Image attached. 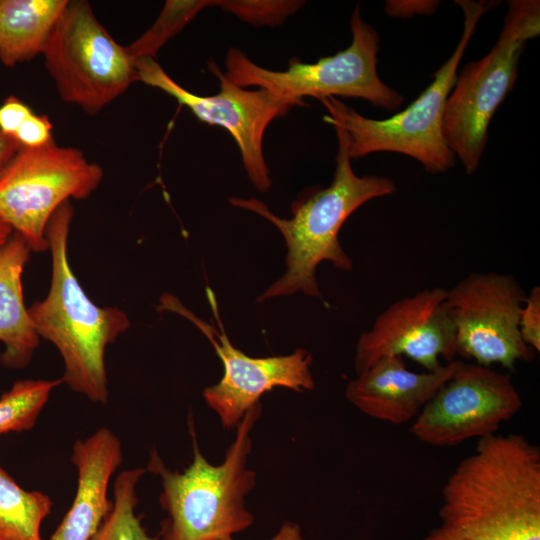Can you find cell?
Instances as JSON below:
<instances>
[{
  "instance_id": "cell-5",
  "label": "cell",
  "mask_w": 540,
  "mask_h": 540,
  "mask_svg": "<svg viewBox=\"0 0 540 540\" xmlns=\"http://www.w3.org/2000/svg\"><path fill=\"white\" fill-rule=\"evenodd\" d=\"M500 2L456 0L463 13V30L452 55L433 75L430 85L408 107L385 119L367 118L335 97L320 99L326 122L341 126L348 136L351 159L376 152L400 153L418 161L430 174H442L456 163L444 139L442 123L457 69L482 16Z\"/></svg>"
},
{
  "instance_id": "cell-22",
  "label": "cell",
  "mask_w": 540,
  "mask_h": 540,
  "mask_svg": "<svg viewBox=\"0 0 540 540\" xmlns=\"http://www.w3.org/2000/svg\"><path fill=\"white\" fill-rule=\"evenodd\" d=\"M216 0H167L153 25L126 47L132 61L154 58L164 44L178 34L204 8Z\"/></svg>"
},
{
  "instance_id": "cell-31",
  "label": "cell",
  "mask_w": 540,
  "mask_h": 540,
  "mask_svg": "<svg viewBox=\"0 0 540 540\" xmlns=\"http://www.w3.org/2000/svg\"><path fill=\"white\" fill-rule=\"evenodd\" d=\"M13 234V230L2 220H0V247H2Z\"/></svg>"
},
{
  "instance_id": "cell-24",
  "label": "cell",
  "mask_w": 540,
  "mask_h": 540,
  "mask_svg": "<svg viewBox=\"0 0 540 540\" xmlns=\"http://www.w3.org/2000/svg\"><path fill=\"white\" fill-rule=\"evenodd\" d=\"M519 331L522 340L535 352L540 351V287L534 286L519 312Z\"/></svg>"
},
{
  "instance_id": "cell-28",
  "label": "cell",
  "mask_w": 540,
  "mask_h": 540,
  "mask_svg": "<svg viewBox=\"0 0 540 540\" xmlns=\"http://www.w3.org/2000/svg\"><path fill=\"white\" fill-rule=\"evenodd\" d=\"M20 144L0 131V173L20 148Z\"/></svg>"
},
{
  "instance_id": "cell-29",
  "label": "cell",
  "mask_w": 540,
  "mask_h": 540,
  "mask_svg": "<svg viewBox=\"0 0 540 540\" xmlns=\"http://www.w3.org/2000/svg\"><path fill=\"white\" fill-rule=\"evenodd\" d=\"M233 540V538L227 539ZM269 540H305L300 526L293 521H285Z\"/></svg>"
},
{
  "instance_id": "cell-10",
  "label": "cell",
  "mask_w": 540,
  "mask_h": 540,
  "mask_svg": "<svg viewBox=\"0 0 540 540\" xmlns=\"http://www.w3.org/2000/svg\"><path fill=\"white\" fill-rule=\"evenodd\" d=\"M137 81L158 88L186 106L200 121L225 128L240 150L249 181L260 192L272 182L263 153V138L268 125L304 101L279 97L265 89L246 90L229 80L214 61L208 68L220 83V91L210 96L194 94L175 82L154 58L133 61Z\"/></svg>"
},
{
  "instance_id": "cell-3",
  "label": "cell",
  "mask_w": 540,
  "mask_h": 540,
  "mask_svg": "<svg viewBox=\"0 0 540 540\" xmlns=\"http://www.w3.org/2000/svg\"><path fill=\"white\" fill-rule=\"evenodd\" d=\"M73 207L62 204L51 217L46 237L52 257L47 296L28 313L39 337L50 341L64 361L62 381L95 403L108 401L106 347L131 326L126 313L99 307L86 295L68 260L67 246Z\"/></svg>"
},
{
  "instance_id": "cell-4",
  "label": "cell",
  "mask_w": 540,
  "mask_h": 540,
  "mask_svg": "<svg viewBox=\"0 0 540 540\" xmlns=\"http://www.w3.org/2000/svg\"><path fill=\"white\" fill-rule=\"evenodd\" d=\"M260 414L258 403L244 415L219 465L202 455L193 422V460L183 472L170 470L156 452L151 453L146 470L161 478L159 501L167 513L158 540H227L252 525L245 496L255 487L256 473L247 468V459L252 450L250 432Z\"/></svg>"
},
{
  "instance_id": "cell-15",
  "label": "cell",
  "mask_w": 540,
  "mask_h": 540,
  "mask_svg": "<svg viewBox=\"0 0 540 540\" xmlns=\"http://www.w3.org/2000/svg\"><path fill=\"white\" fill-rule=\"evenodd\" d=\"M462 362L454 359L434 371L414 372L402 356H386L350 380L345 396L367 416L401 425L417 417Z\"/></svg>"
},
{
  "instance_id": "cell-21",
  "label": "cell",
  "mask_w": 540,
  "mask_h": 540,
  "mask_svg": "<svg viewBox=\"0 0 540 540\" xmlns=\"http://www.w3.org/2000/svg\"><path fill=\"white\" fill-rule=\"evenodd\" d=\"M58 380L25 379L14 382L0 397V435L34 427Z\"/></svg>"
},
{
  "instance_id": "cell-7",
  "label": "cell",
  "mask_w": 540,
  "mask_h": 540,
  "mask_svg": "<svg viewBox=\"0 0 540 540\" xmlns=\"http://www.w3.org/2000/svg\"><path fill=\"white\" fill-rule=\"evenodd\" d=\"M350 45L315 63L291 58L285 71H273L251 61L241 50L230 48L225 58V75L240 87L257 86L279 97L303 101L342 96L361 98L373 106L396 111L404 97L385 84L377 72L380 36L361 16L360 4L350 20Z\"/></svg>"
},
{
  "instance_id": "cell-16",
  "label": "cell",
  "mask_w": 540,
  "mask_h": 540,
  "mask_svg": "<svg viewBox=\"0 0 540 540\" xmlns=\"http://www.w3.org/2000/svg\"><path fill=\"white\" fill-rule=\"evenodd\" d=\"M71 461L77 469V490L48 540H91L95 536L112 506L107 491L123 461L121 442L111 430L101 428L75 442Z\"/></svg>"
},
{
  "instance_id": "cell-19",
  "label": "cell",
  "mask_w": 540,
  "mask_h": 540,
  "mask_svg": "<svg viewBox=\"0 0 540 540\" xmlns=\"http://www.w3.org/2000/svg\"><path fill=\"white\" fill-rule=\"evenodd\" d=\"M52 506L47 494L23 489L0 466V540H43L41 525Z\"/></svg>"
},
{
  "instance_id": "cell-20",
  "label": "cell",
  "mask_w": 540,
  "mask_h": 540,
  "mask_svg": "<svg viewBox=\"0 0 540 540\" xmlns=\"http://www.w3.org/2000/svg\"><path fill=\"white\" fill-rule=\"evenodd\" d=\"M146 469L119 473L113 486V501L102 525L91 540H158L147 534L135 513L138 503L136 485Z\"/></svg>"
},
{
  "instance_id": "cell-30",
  "label": "cell",
  "mask_w": 540,
  "mask_h": 540,
  "mask_svg": "<svg viewBox=\"0 0 540 540\" xmlns=\"http://www.w3.org/2000/svg\"><path fill=\"white\" fill-rule=\"evenodd\" d=\"M422 540H468L458 532L444 526H441L430 531Z\"/></svg>"
},
{
  "instance_id": "cell-2",
  "label": "cell",
  "mask_w": 540,
  "mask_h": 540,
  "mask_svg": "<svg viewBox=\"0 0 540 540\" xmlns=\"http://www.w3.org/2000/svg\"><path fill=\"white\" fill-rule=\"evenodd\" d=\"M338 151L335 171L327 187H315L302 194L291 207L292 217L283 219L256 198L231 197L232 206L254 212L271 222L286 244V271L256 301L289 296L301 292L323 300L316 269L324 261L336 269L350 271L352 259L343 250L339 231L347 218L366 202L393 194L395 182L377 175L358 176L351 165L346 131L336 123Z\"/></svg>"
},
{
  "instance_id": "cell-14",
  "label": "cell",
  "mask_w": 540,
  "mask_h": 540,
  "mask_svg": "<svg viewBox=\"0 0 540 540\" xmlns=\"http://www.w3.org/2000/svg\"><path fill=\"white\" fill-rule=\"evenodd\" d=\"M446 289L433 287L390 304L356 343L354 367L361 373L386 356H407L426 371L455 359L456 334Z\"/></svg>"
},
{
  "instance_id": "cell-26",
  "label": "cell",
  "mask_w": 540,
  "mask_h": 540,
  "mask_svg": "<svg viewBox=\"0 0 540 540\" xmlns=\"http://www.w3.org/2000/svg\"><path fill=\"white\" fill-rule=\"evenodd\" d=\"M32 113V110L19 98L11 95L0 106V131L14 137L20 125Z\"/></svg>"
},
{
  "instance_id": "cell-25",
  "label": "cell",
  "mask_w": 540,
  "mask_h": 540,
  "mask_svg": "<svg viewBox=\"0 0 540 540\" xmlns=\"http://www.w3.org/2000/svg\"><path fill=\"white\" fill-rule=\"evenodd\" d=\"M22 147H40L51 140L52 123L46 115H36L33 112L20 125L13 137Z\"/></svg>"
},
{
  "instance_id": "cell-23",
  "label": "cell",
  "mask_w": 540,
  "mask_h": 540,
  "mask_svg": "<svg viewBox=\"0 0 540 540\" xmlns=\"http://www.w3.org/2000/svg\"><path fill=\"white\" fill-rule=\"evenodd\" d=\"M301 0H216L215 6L255 25L275 27L295 14L303 5Z\"/></svg>"
},
{
  "instance_id": "cell-17",
  "label": "cell",
  "mask_w": 540,
  "mask_h": 540,
  "mask_svg": "<svg viewBox=\"0 0 540 540\" xmlns=\"http://www.w3.org/2000/svg\"><path fill=\"white\" fill-rule=\"evenodd\" d=\"M30 252L14 232L0 247V363L10 369L28 366L40 340L23 297L22 274Z\"/></svg>"
},
{
  "instance_id": "cell-18",
  "label": "cell",
  "mask_w": 540,
  "mask_h": 540,
  "mask_svg": "<svg viewBox=\"0 0 540 540\" xmlns=\"http://www.w3.org/2000/svg\"><path fill=\"white\" fill-rule=\"evenodd\" d=\"M68 0H0V61L6 67L43 54Z\"/></svg>"
},
{
  "instance_id": "cell-9",
  "label": "cell",
  "mask_w": 540,
  "mask_h": 540,
  "mask_svg": "<svg viewBox=\"0 0 540 540\" xmlns=\"http://www.w3.org/2000/svg\"><path fill=\"white\" fill-rule=\"evenodd\" d=\"M63 101L94 115L137 81L134 62L86 0L68 1L43 51Z\"/></svg>"
},
{
  "instance_id": "cell-8",
  "label": "cell",
  "mask_w": 540,
  "mask_h": 540,
  "mask_svg": "<svg viewBox=\"0 0 540 540\" xmlns=\"http://www.w3.org/2000/svg\"><path fill=\"white\" fill-rule=\"evenodd\" d=\"M102 168L72 147L54 140L20 147L0 173V220L34 252L49 249L46 229L70 198L85 199L99 186Z\"/></svg>"
},
{
  "instance_id": "cell-13",
  "label": "cell",
  "mask_w": 540,
  "mask_h": 540,
  "mask_svg": "<svg viewBox=\"0 0 540 540\" xmlns=\"http://www.w3.org/2000/svg\"><path fill=\"white\" fill-rule=\"evenodd\" d=\"M521 406L509 374L462 362L413 420L410 432L425 444L453 447L496 434Z\"/></svg>"
},
{
  "instance_id": "cell-1",
  "label": "cell",
  "mask_w": 540,
  "mask_h": 540,
  "mask_svg": "<svg viewBox=\"0 0 540 540\" xmlns=\"http://www.w3.org/2000/svg\"><path fill=\"white\" fill-rule=\"evenodd\" d=\"M442 525L468 540H540V449L521 434L478 439L442 489Z\"/></svg>"
},
{
  "instance_id": "cell-11",
  "label": "cell",
  "mask_w": 540,
  "mask_h": 540,
  "mask_svg": "<svg viewBox=\"0 0 540 540\" xmlns=\"http://www.w3.org/2000/svg\"><path fill=\"white\" fill-rule=\"evenodd\" d=\"M206 296L219 330L181 304L179 299L164 293L159 310L175 312L191 321L208 338L222 361L221 380L203 391L207 405L216 412L222 426L235 428L244 415L259 402L260 397L275 387L296 392L313 390L312 356L302 348L281 356L254 358L234 347L222 326L215 293L206 288Z\"/></svg>"
},
{
  "instance_id": "cell-12",
  "label": "cell",
  "mask_w": 540,
  "mask_h": 540,
  "mask_svg": "<svg viewBox=\"0 0 540 540\" xmlns=\"http://www.w3.org/2000/svg\"><path fill=\"white\" fill-rule=\"evenodd\" d=\"M526 293L508 274L473 272L446 289L445 303L456 334V353L476 364H499L513 371L531 361L535 351L519 331V312Z\"/></svg>"
},
{
  "instance_id": "cell-6",
  "label": "cell",
  "mask_w": 540,
  "mask_h": 540,
  "mask_svg": "<svg viewBox=\"0 0 540 540\" xmlns=\"http://www.w3.org/2000/svg\"><path fill=\"white\" fill-rule=\"evenodd\" d=\"M540 33V2L511 0L500 34L488 54L469 62L447 98L442 130L465 172L473 174L488 139L491 119L517 79L526 43Z\"/></svg>"
},
{
  "instance_id": "cell-27",
  "label": "cell",
  "mask_w": 540,
  "mask_h": 540,
  "mask_svg": "<svg viewBox=\"0 0 540 540\" xmlns=\"http://www.w3.org/2000/svg\"><path fill=\"white\" fill-rule=\"evenodd\" d=\"M439 4L438 0H388L384 9L389 16L405 19L413 15L433 14Z\"/></svg>"
}]
</instances>
